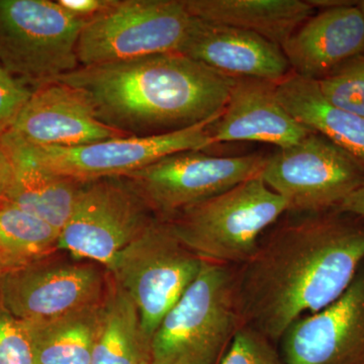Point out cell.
<instances>
[{"label":"cell","mask_w":364,"mask_h":364,"mask_svg":"<svg viewBox=\"0 0 364 364\" xmlns=\"http://www.w3.org/2000/svg\"><path fill=\"white\" fill-rule=\"evenodd\" d=\"M274 342L248 326H242L220 364H286Z\"/></svg>","instance_id":"d4e9b609"},{"label":"cell","mask_w":364,"mask_h":364,"mask_svg":"<svg viewBox=\"0 0 364 364\" xmlns=\"http://www.w3.org/2000/svg\"><path fill=\"white\" fill-rule=\"evenodd\" d=\"M56 80L83 91L107 126L129 136H147L221 116L236 78L181 53H165L79 67Z\"/></svg>","instance_id":"7a4b0ae2"},{"label":"cell","mask_w":364,"mask_h":364,"mask_svg":"<svg viewBox=\"0 0 364 364\" xmlns=\"http://www.w3.org/2000/svg\"><path fill=\"white\" fill-rule=\"evenodd\" d=\"M144 364H150V363H144Z\"/></svg>","instance_id":"d6a6232c"},{"label":"cell","mask_w":364,"mask_h":364,"mask_svg":"<svg viewBox=\"0 0 364 364\" xmlns=\"http://www.w3.org/2000/svg\"><path fill=\"white\" fill-rule=\"evenodd\" d=\"M14 164L9 152L0 144V203L6 200L7 191L13 181Z\"/></svg>","instance_id":"f1b7e54d"},{"label":"cell","mask_w":364,"mask_h":364,"mask_svg":"<svg viewBox=\"0 0 364 364\" xmlns=\"http://www.w3.org/2000/svg\"><path fill=\"white\" fill-rule=\"evenodd\" d=\"M275 85L259 79L236 78L224 111L210 127L214 145L257 142L282 149L314 133L282 107Z\"/></svg>","instance_id":"9a60e30c"},{"label":"cell","mask_w":364,"mask_h":364,"mask_svg":"<svg viewBox=\"0 0 364 364\" xmlns=\"http://www.w3.org/2000/svg\"><path fill=\"white\" fill-rule=\"evenodd\" d=\"M275 93L296 121L348 153L364 169V117L329 104L317 80L294 72L277 83Z\"/></svg>","instance_id":"d6986e66"},{"label":"cell","mask_w":364,"mask_h":364,"mask_svg":"<svg viewBox=\"0 0 364 364\" xmlns=\"http://www.w3.org/2000/svg\"><path fill=\"white\" fill-rule=\"evenodd\" d=\"M32 92L0 65V138L11 129Z\"/></svg>","instance_id":"4316f807"},{"label":"cell","mask_w":364,"mask_h":364,"mask_svg":"<svg viewBox=\"0 0 364 364\" xmlns=\"http://www.w3.org/2000/svg\"><path fill=\"white\" fill-rule=\"evenodd\" d=\"M156 219L123 177L83 182L60 248L105 269Z\"/></svg>","instance_id":"30bf717a"},{"label":"cell","mask_w":364,"mask_h":364,"mask_svg":"<svg viewBox=\"0 0 364 364\" xmlns=\"http://www.w3.org/2000/svg\"><path fill=\"white\" fill-rule=\"evenodd\" d=\"M282 49L294 73L315 80L364 56V20L358 1L311 16Z\"/></svg>","instance_id":"2e32d148"},{"label":"cell","mask_w":364,"mask_h":364,"mask_svg":"<svg viewBox=\"0 0 364 364\" xmlns=\"http://www.w3.org/2000/svg\"><path fill=\"white\" fill-rule=\"evenodd\" d=\"M358 6L359 11H360L361 14H363L364 20V0H361V1H358Z\"/></svg>","instance_id":"4dcf8cb0"},{"label":"cell","mask_w":364,"mask_h":364,"mask_svg":"<svg viewBox=\"0 0 364 364\" xmlns=\"http://www.w3.org/2000/svg\"><path fill=\"white\" fill-rule=\"evenodd\" d=\"M114 0H57L72 16L87 21L102 14L112 6Z\"/></svg>","instance_id":"83f0119b"},{"label":"cell","mask_w":364,"mask_h":364,"mask_svg":"<svg viewBox=\"0 0 364 364\" xmlns=\"http://www.w3.org/2000/svg\"><path fill=\"white\" fill-rule=\"evenodd\" d=\"M109 273L97 263L63 259L57 254L4 272L0 308L21 322H44L102 305Z\"/></svg>","instance_id":"8fae6325"},{"label":"cell","mask_w":364,"mask_h":364,"mask_svg":"<svg viewBox=\"0 0 364 364\" xmlns=\"http://www.w3.org/2000/svg\"><path fill=\"white\" fill-rule=\"evenodd\" d=\"M280 340L286 364H364V263L338 299Z\"/></svg>","instance_id":"4fadbf2b"},{"label":"cell","mask_w":364,"mask_h":364,"mask_svg":"<svg viewBox=\"0 0 364 364\" xmlns=\"http://www.w3.org/2000/svg\"><path fill=\"white\" fill-rule=\"evenodd\" d=\"M2 274H4V270H2L1 265H0V279H1Z\"/></svg>","instance_id":"1f68e13d"},{"label":"cell","mask_w":364,"mask_h":364,"mask_svg":"<svg viewBox=\"0 0 364 364\" xmlns=\"http://www.w3.org/2000/svg\"><path fill=\"white\" fill-rule=\"evenodd\" d=\"M260 176L286 200L287 212L299 215L338 210L364 186V169L359 163L315 132L268 156Z\"/></svg>","instance_id":"ba28073f"},{"label":"cell","mask_w":364,"mask_h":364,"mask_svg":"<svg viewBox=\"0 0 364 364\" xmlns=\"http://www.w3.org/2000/svg\"><path fill=\"white\" fill-rule=\"evenodd\" d=\"M150 359L151 342L138 309L109 273L91 364H144Z\"/></svg>","instance_id":"44dd1931"},{"label":"cell","mask_w":364,"mask_h":364,"mask_svg":"<svg viewBox=\"0 0 364 364\" xmlns=\"http://www.w3.org/2000/svg\"><path fill=\"white\" fill-rule=\"evenodd\" d=\"M218 119L162 135L122 136L77 147H32L2 136L20 144L45 168L88 182L124 177L176 153L208 149L214 146L210 127Z\"/></svg>","instance_id":"7c38bea8"},{"label":"cell","mask_w":364,"mask_h":364,"mask_svg":"<svg viewBox=\"0 0 364 364\" xmlns=\"http://www.w3.org/2000/svg\"><path fill=\"white\" fill-rule=\"evenodd\" d=\"M188 13L205 23L241 28L282 45L315 7L301 0H182Z\"/></svg>","instance_id":"ffe728a7"},{"label":"cell","mask_w":364,"mask_h":364,"mask_svg":"<svg viewBox=\"0 0 364 364\" xmlns=\"http://www.w3.org/2000/svg\"><path fill=\"white\" fill-rule=\"evenodd\" d=\"M203 261L181 243L168 222L156 218L107 268L135 304L150 342L162 318L195 282Z\"/></svg>","instance_id":"52a82bcc"},{"label":"cell","mask_w":364,"mask_h":364,"mask_svg":"<svg viewBox=\"0 0 364 364\" xmlns=\"http://www.w3.org/2000/svg\"><path fill=\"white\" fill-rule=\"evenodd\" d=\"M0 364H36L25 323L0 308Z\"/></svg>","instance_id":"484cf974"},{"label":"cell","mask_w":364,"mask_h":364,"mask_svg":"<svg viewBox=\"0 0 364 364\" xmlns=\"http://www.w3.org/2000/svg\"><path fill=\"white\" fill-rule=\"evenodd\" d=\"M102 306L44 322H23L36 364H91Z\"/></svg>","instance_id":"7402d4cb"},{"label":"cell","mask_w":364,"mask_h":364,"mask_svg":"<svg viewBox=\"0 0 364 364\" xmlns=\"http://www.w3.org/2000/svg\"><path fill=\"white\" fill-rule=\"evenodd\" d=\"M338 210L364 218V186L349 196L340 205Z\"/></svg>","instance_id":"f546056e"},{"label":"cell","mask_w":364,"mask_h":364,"mask_svg":"<svg viewBox=\"0 0 364 364\" xmlns=\"http://www.w3.org/2000/svg\"><path fill=\"white\" fill-rule=\"evenodd\" d=\"M242 326L236 270L203 260L153 334L150 364H220Z\"/></svg>","instance_id":"3957f363"},{"label":"cell","mask_w":364,"mask_h":364,"mask_svg":"<svg viewBox=\"0 0 364 364\" xmlns=\"http://www.w3.org/2000/svg\"><path fill=\"white\" fill-rule=\"evenodd\" d=\"M85 23L57 0H0V65L32 90L76 70Z\"/></svg>","instance_id":"5b68a950"},{"label":"cell","mask_w":364,"mask_h":364,"mask_svg":"<svg viewBox=\"0 0 364 364\" xmlns=\"http://www.w3.org/2000/svg\"><path fill=\"white\" fill-rule=\"evenodd\" d=\"M317 82L329 104L364 117V56L346 62Z\"/></svg>","instance_id":"cb8c5ba5"},{"label":"cell","mask_w":364,"mask_h":364,"mask_svg":"<svg viewBox=\"0 0 364 364\" xmlns=\"http://www.w3.org/2000/svg\"><path fill=\"white\" fill-rule=\"evenodd\" d=\"M0 144L14 164L13 181L6 200L61 232L70 218L83 182L45 168L20 144L4 136Z\"/></svg>","instance_id":"ac0fdd59"},{"label":"cell","mask_w":364,"mask_h":364,"mask_svg":"<svg viewBox=\"0 0 364 364\" xmlns=\"http://www.w3.org/2000/svg\"><path fill=\"white\" fill-rule=\"evenodd\" d=\"M61 232L14 203H0V265L4 273L58 252Z\"/></svg>","instance_id":"603a6c76"},{"label":"cell","mask_w":364,"mask_h":364,"mask_svg":"<svg viewBox=\"0 0 364 364\" xmlns=\"http://www.w3.org/2000/svg\"><path fill=\"white\" fill-rule=\"evenodd\" d=\"M364 263V218L301 215L261 237L236 270L243 324L279 341L299 318L338 299Z\"/></svg>","instance_id":"6da1fadb"},{"label":"cell","mask_w":364,"mask_h":364,"mask_svg":"<svg viewBox=\"0 0 364 364\" xmlns=\"http://www.w3.org/2000/svg\"><path fill=\"white\" fill-rule=\"evenodd\" d=\"M287 212L286 200L257 176L184 208L167 222L203 260L242 265L268 228Z\"/></svg>","instance_id":"277c9868"},{"label":"cell","mask_w":364,"mask_h":364,"mask_svg":"<svg viewBox=\"0 0 364 364\" xmlns=\"http://www.w3.org/2000/svg\"><path fill=\"white\" fill-rule=\"evenodd\" d=\"M195 23L182 0H114L85 21L78 39L79 65L181 53Z\"/></svg>","instance_id":"8992f818"},{"label":"cell","mask_w":364,"mask_h":364,"mask_svg":"<svg viewBox=\"0 0 364 364\" xmlns=\"http://www.w3.org/2000/svg\"><path fill=\"white\" fill-rule=\"evenodd\" d=\"M181 53L234 78L277 83L289 73L279 45L257 33L198 18Z\"/></svg>","instance_id":"e0dca14e"},{"label":"cell","mask_w":364,"mask_h":364,"mask_svg":"<svg viewBox=\"0 0 364 364\" xmlns=\"http://www.w3.org/2000/svg\"><path fill=\"white\" fill-rule=\"evenodd\" d=\"M4 136L32 147H77L129 136L97 119L85 93L55 80L32 95Z\"/></svg>","instance_id":"5bb4252c"},{"label":"cell","mask_w":364,"mask_h":364,"mask_svg":"<svg viewBox=\"0 0 364 364\" xmlns=\"http://www.w3.org/2000/svg\"><path fill=\"white\" fill-rule=\"evenodd\" d=\"M267 158L257 153L222 157L186 151L123 178L155 217L167 221L184 208L260 176Z\"/></svg>","instance_id":"9c48e42d"}]
</instances>
